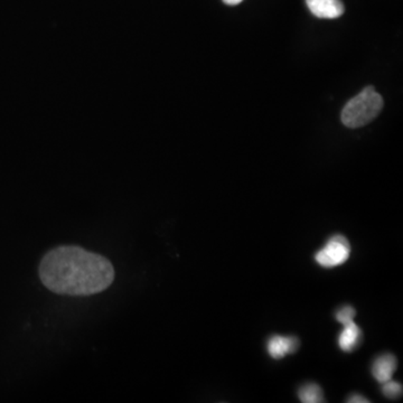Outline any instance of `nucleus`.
Instances as JSON below:
<instances>
[{"mask_svg":"<svg viewBox=\"0 0 403 403\" xmlns=\"http://www.w3.org/2000/svg\"><path fill=\"white\" fill-rule=\"evenodd\" d=\"M223 1L224 3L227 4V5L235 6L241 4L243 0H223Z\"/></svg>","mask_w":403,"mask_h":403,"instance_id":"f8f14e48","label":"nucleus"},{"mask_svg":"<svg viewBox=\"0 0 403 403\" xmlns=\"http://www.w3.org/2000/svg\"><path fill=\"white\" fill-rule=\"evenodd\" d=\"M308 9L318 19H335L345 11L342 0H306Z\"/></svg>","mask_w":403,"mask_h":403,"instance_id":"20e7f679","label":"nucleus"},{"mask_svg":"<svg viewBox=\"0 0 403 403\" xmlns=\"http://www.w3.org/2000/svg\"><path fill=\"white\" fill-rule=\"evenodd\" d=\"M343 330L338 336V346L343 352L354 351L362 341V330L354 322L343 325Z\"/></svg>","mask_w":403,"mask_h":403,"instance_id":"0eeeda50","label":"nucleus"},{"mask_svg":"<svg viewBox=\"0 0 403 403\" xmlns=\"http://www.w3.org/2000/svg\"><path fill=\"white\" fill-rule=\"evenodd\" d=\"M347 402L351 403H365L369 402L367 398H364L363 396H359V394H353V396L350 397L349 400Z\"/></svg>","mask_w":403,"mask_h":403,"instance_id":"9b49d317","label":"nucleus"},{"mask_svg":"<svg viewBox=\"0 0 403 403\" xmlns=\"http://www.w3.org/2000/svg\"><path fill=\"white\" fill-rule=\"evenodd\" d=\"M39 279L50 292L62 296L100 294L115 280V268L107 257L76 245H61L43 257Z\"/></svg>","mask_w":403,"mask_h":403,"instance_id":"f257e3e1","label":"nucleus"},{"mask_svg":"<svg viewBox=\"0 0 403 403\" xmlns=\"http://www.w3.org/2000/svg\"><path fill=\"white\" fill-rule=\"evenodd\" d=\"M357 315V312L351 306H344L341 310L336 312V320L337 322H341L343 325L349 324V322H354V317Z\"/></svg>","mask_w":403,"mask_h":403,"instance_id":"9d476101","label":"nucleus"},{"mask_svg":"<svg viewBox=\"0 0 403 403\" xmlns=\"http://www.w3.org/2000/svg\"><path fill=\"white\" fill-rule=\"evenodd\" d=\"M351 255V245L349 240L341 235H333L328 240L325 247L315 255V260L320 267L334 268L349 260Z\"/></svg>","mask_w":403,"mask_h":403,"instance_id":"7ed1b4c3","label":"nucleus"},{"mask_svg":"<svg viewBox=\"0 0 403 403\" xmlns=\"http://www.w3.org/2000/svg\"><path fill=\"white\" fill-rule=\"evenodd\" d=\"M300 347L298 338L286 337V336L273 335L267 343V351L272 359H280L287 354H292Z\"/></svg>","mask_w":403,"mask_h":403,"instance_id":"39448f33","label":"nucleus"},{"mask_svg":"<svg viewBox=\"0 0 403 403\" xmlns=\"http://www.w3.org/2000/svg\"><path fill=\"white\" fill-rule=\"evenodd\" d=\"M298 398L304 403H320L325 401L322 388L316 383L302 385L298 391Z\"/></svg>","mask_w":403,"mask_h":403,"instance_id":"6e6552de","label":"nucleus"},{"mask_svg":"<svg viewBox=\"0 0 403 403\" xmlns=\"http://www.w3.org/2000/svg\"><path fill=\"white\" fill-rule=\"evenodd\" d=\"M382 108L381 94L373 86H367L346 103L342 111V123L349 128L363 127L374 120Z\"/></svg>","mask_w":403,"mask_h":403,"instance_id":"f03ea898","label":"nucleus"},{"mask_svg":"<svg viewBox=\"0 0 403 403\" xmlns=\"http://www.w3.org/2000/svg\"><path fill=\"white\" fill-rule=\"evenodd\" d=\"M398 367V361L392 354H383L373 362L372 374L377 382L382 383L392 379Z\"/></svg>","mask_w":403,"mask_h":403,"instance_id":"423d86ee","label":"nucleus"},{"mask_svg":"<svg viewBox=\"0 0 403 403\" xmlns=\"http://www.w3.org/2000/svg\"><path fill=\"white\" fill-rule=\"evenodd\" d=\"M382 392L387 398H399V397L402 396V385L391 379V380L382 383Z\"/></svg>","mask_w":403,"mask_h":403,"instance_id":"1a4fd4ad","label":"nucleus"}]
</instances>
